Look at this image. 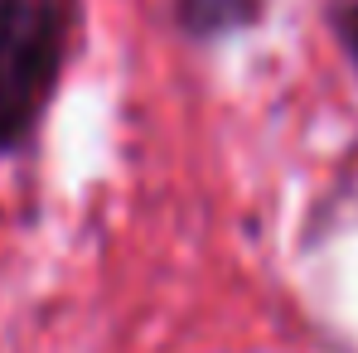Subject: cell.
Returning <instances> with one entry per match:
<instances>
[{
    "mask_svg": "<svg viewBox=\"0 0 358 353\" xmlns=\"http://www.w3.org/2000/svg\"><path fill=\"white\" fill-rule=\"evenodd\" d=\"M73 44V0H0V155L34 141Z\"/></svg>",
    "mask_w": 358,
    "mask_h": 353,
    "instance_id": "1",
    "label": "cell"
},
{
    "mask_svg": "<svg viewBox=\"0 0 358 353\" xmlns=\"http://www.w3.org/2000/svg\"><path fill=\"white\" fill-rule=\"evenodd\" d=\"M266 20V0H175V24L194 44H218Z\"/></svg>",
    "mask_w": 358,
    "mask_h": 353,
    "instance_id": "2",
    "label": "cell"
},
{
    "mask_svg": "<svg viewBox=\"0 0 358 353\" xmlns=\"http://www.w3.org/2000/svg\"><path fill=\"white\" fill-rule=\"evenodd\" d=\"M334 34H339V44H344L349 63L358 68V0H349V5L334 10Z\"/></svg>",
    "mask_w": 358,
    "mask_h": 353,
    "instance_id": "3",
    "label": "cell"
}]
</instances>
